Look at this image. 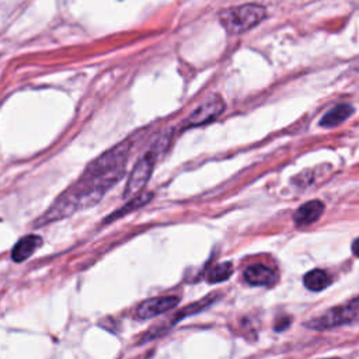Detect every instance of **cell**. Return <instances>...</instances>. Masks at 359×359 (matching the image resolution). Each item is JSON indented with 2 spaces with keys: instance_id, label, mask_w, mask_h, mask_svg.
<instances>
[{
  "instance_id": "14",
  "label": "cell",
  "mask_w": 359,
  "mask_h": 359,
  "mask_svg": "<svg viewBox=\"0 0 359 359\" xmlns=\"http://www.w3.org/2000/svg\"><path fill=\"white\" fill-rule=\"evenodd\" d=\"M352 252H353L356 257H359V237L352 243Z\"/></svg>"
},
{
  "instance_id": "11",
  "label": "cell",
  "mask_w": 359,
  "mask_h": 359,
  "mask_svg": "<svg viewBox=\"0 0 359 359\" xmlns=\"http://www.w3.org/2000/svg\"><path fill=\"white\" fill-rule=\"evenodd\" d=\"M303 283L304 286L311 290V292H320L323 289H325L327 286H330L331 283V278L330 275L323 271V269H313L310 272H307L303 278Z\"/></svg>"
},
{
  "instance_id": "2",
  "label": "cell",
  "mask_w": 359,
  "mask_h": 359,
  "mask_svg": "<svg viewBox=\"0 0 359 359\" xmlns=\"http://www.w3.org/2000/svg\"><path fill=\"white\" fill-rule=\"evenodd\" d=\"M266 17L264 6L257 3L240 4L224 8L219 13V18L224 29L230 35H240L258 25Z\"/></svg>"
},
{
  "instance_id": "8",
  "label": "cell",
  "mask_w": 359,
  "mask_h": 359,
  "mask_svg": "<svg viewBox=\"0 0 359 359\" xmlns=\"http://www.w3.org/2000/svg\"><path fill=\"white\" fill-rule=\"evenodd\" d=\"M42 245V238L36 234H27L15 243L11 250V259L14 262H22L28 259L39 247Z\"/></svg>"
},
{
  "instance_id": "13",
  "label": "cell",
  "mask_w": 359,
  "mask_h": 359,
  "mask_svg": "<svg viewBox=\"0 0 359 359\" xmlns=\"http://www.w3.org/2000/svg\"><path fill=\"white\" fill-rule=\"evenodd\" d=\"M289 323H290V320L289 318H285V321H279L276 325H275V330L276 331H282V330H285L287 325H289Z\"/></svg>"
},
{
  "instance_id": "16",
  "label": "cell",
  "mask_w": 359,
  "mask_h": 359,
  "mask_svg": "<svg viewBox=\"0 0 359 359\" xmlns=\"http://www.w3.org/2000/svg\"><path fill=\"white\" fill-rule=\"evenodd\" d=\"M324 359H339V358H324Z\"/></svg>"
},
{
  "instance_id": "6",
  "label": "cell",
  "mask_w": 359,
  "mask_h": 359,
  "mask_svg": "<svg viewBox=\"0 0 359 359\" xmlns=\"http://www.w3.org/2000/svg\"><path fill=\"white\" fill-rule=\"evenodd\" d=\"M244 280L251 286H272L275 285L276 272L264 264H251L243 272Z\"/></svg>"
},
{
  "instance_id": "3",
  "label": "cell",
  "mask_w": 359,
  "mask_h": 359,
  "mask_svg": "<svg viewBox=\"0 0 359 359\" xmlns=\"http://www.w3.org/2000/svg\"><path fill=\"white\" fill-rule=\"evenodd\" d=\"M353 323H359V296L345 304L335 306L321 316L310 320L307 327L313 330H327Z\"/></svg>"
},
{
  "instance_id": "4",
  "label": "cell",
  "mask_w": 359,
  "mask_h": 359,
  "mask_svg": "<svg viewBox=\"0 0 359 359\" xmlns=\"http://www.w3.org/2000/svg\"><path fill=\"white\" fill-rule=\"evenodd\" d=\"M226 104L220 95H213L203 104H201L198 108H195L182 122L181 129H189L196 128L202 125H208L216 118L220 116V114L224 111Z\"/></svg>"
},
{
  "instance_id": "1",
  "label": "cell",
  "mask_w": 359,
  "mask_h": 359,
  "mask_svg": "<svg viewBox=\"0 0 359 359\" xmlns=\"http://www.w3.org/2000/svg\"><path fill=\"white\" fill-rule=\"evenodd\" d=\"M170 139H171V133L160 136L157 139V142L153 143L151 147L136 161L133 170L129 174L128 182L125 185L123 198H126V199L135 198L136 195L143 192V188L146 187V184L150 180V175L153 172L157 157L163 150H165L168 147Z\"/></svg>"
},
{
  "instance_id": "5",
  "label": "cell",
  "mask_w": 359,
  "mask_h": 359,
  "mask_svg": "<svg viewBox=\"0 0 359 359\" xmlns=\"http://www.w3.org/2000/svg\"><path fill=\"white\" fill-rule=\"evenodd\" d=\"M180 303L178 296H158L151 297L147 300H143L137 309H136V318L139 320H147L151 317H156L158 314H163L171 309H174Z\"/></svg>"
},
{
  "instance_id": "9",
  "label": "cell",
  "mask_w": 359,
  "mask_h": 359,
  "mask_svg": "<svg viewBox=\"0 0 359 359\" xmlns=\"http://www.w3.org/2000/svg\"><path fill=\"white\" fill-rule=\"evenodd\" d=\"M353 114V108L351 104H338L334 108H331L321 119L320 126L324 128H334L344 121H346Z\"/></svg>"
},
{
  "instance_id": "7",
  "label": "cell",
  "mask_w": 359,
  "mask_h": 359,
  "mask_svg": "<svg viewBox=\"0 0 359 359\" xmlns=\"http://www.w3.org/2000/svg\"><path fill=\"white\" fill-rule=\"evenodd\" d=\"M324 212V203L318 199L309 201L297 208L293 215V222L296 226H310L316 223Z\"/></svg>"
},
{
  "instance_id": "12",
  "label": "cell",
  "mask_w": 359,
  "mask_h": 359,
  "mask_svg": "<svg viewBox=\"0 0 359 359\" xmlns=\"http://www.w3.org/2000/svg\"><path fill=\"white\" fill-rule=\"evenodd\" d=\"M233 273V266L230 262H219L210 266L206 272V280L209 283H219L227 280Z\"/></svg>"
},
{
  "instance_id": "10",
  "label": "cell",
  "mask_w": 359,
  "mask_h": 359,
  "mask_svg": "<svg viewBox=\"0 0 359 359\" xmlns=\"http://www.w3.org/2000/svg\"><path fill=\"white\" fill-rule=\"evenodd\" d=\"M151 196H153L151 192L143 191L142 194H139V195H136L135 198H132L130 201H128L122 208H119V209H116L114 213H111V215L105 219V223H107V222H111V220H115V219H118V217H121V216H123V215H128V213H130V212H133V210L142 208L143 205H146V203L150 201Z\"/></svg>"
},
{
  "instance_id": "15",
  "label": "cell",
  "mask_w": 359,
  "mask_h": 359,
  "mask_svg": "<svg viewBox=\"0 0 359 359\" xmlns=\"http://www.w3.org/2000/svg\"><path fill=\"white\" fill-rule=\"evenodd\" d=\"M355 66H356V69H359V60H356V63H355Z\"/></svg>"
}]
</instances>
